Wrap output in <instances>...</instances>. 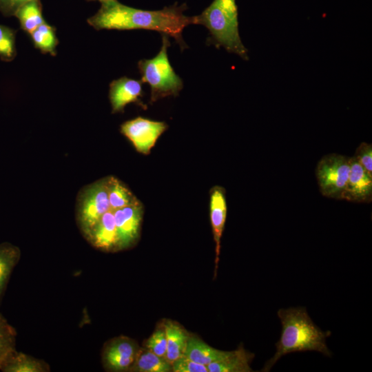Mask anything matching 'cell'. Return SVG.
Instances as JSON below:
<instances>
[{
    "instance_id": "cell-1",
    "label": "cell",
    "mask_w": 372,
    "mask_h": 372,
    "mask_svg": "<svg viewBox=\"0 0 372 372\" xmlns=\"http://www.w3.org/2000/svg\"><path fill=\"white\" fill-rule=\"evenodd\" d=\"M185 4L174 5L158 10H145L122 4L117 0L101 2L97 12L87 23L97 30H154L173 37L181 49L186 48L182 33L185 27L194 24V17L184 14Z\"/></svg>"
},
{
    "instance_id": "cell-2",
    "label": "cell",
    "mask_w": 372,
    "mask_h": 372,
    "mask_svg": "<svg viewBox=\"0 0 372 372\" xmlns=\"http://www.w3.org/2000/svg\"><path fill=\"white\" fill-rule=\"evenodd\" d=\"M278 316L282 325L280 338L276 343L274 355L267 361L261 371H269L282 356L293 352L315 351L331 356L326 343L331 331H323L317 327L304 307L280 309Z\"/></svg>"
},
{
    "instance_id": "cell-3",
    "label": "cell",
    "mask_w": 372,
    "mask_h": 372,
    "mask_svg": "<svg viewBox=\"0 0 372 372\" xmlns=\"http://www.w3.org/2000/svg\"><path fill=\"white\" fill-rule=\"evenodd\" d=\"M194 24L202 25L209 32V43L223 47L248 60V50L238 30V7L236 0H214L199 15L194 16Z\"/></svg>"
},
{
    "instance_id": "cell-4",
    "label": "cell",
    "mask_w": 372,
    "mask_h": 372,
    "mask_svg": "<svg viewBox=\"0 0 372 372\" xmlns=\"http://www.w3.org/2000/svg\"><path fill=\"white\" fill-rule=\"evenodd\" d=\"M170 43L168 36L163 34L162 46L157 55L150 59H141L138 68L141 81L150 85V103L169 96H176L183 87L181 78L174 72L169 61L167 48Z\"/></svg>"
},
{
    "instance_id": "cell-5",
    "label": "cell",
    "mask_w": 372,
    "mask_h": 372,
    "mask_svg": "<svg viewBox=\"0 0 372 372\" xmlns=\"http://www.w3.org/2000/svg\"><path fill=\"white\" fill-rule=\"evenodd\" d=\"M110 209L107 177L84 186L79 192L76 201V220L84 237Z\"/></svg>"
},
{
    "instance_id": "cell-6",
    "label": "cell",
    "mask_w": 372,
    "mask_h": 372,
    "mask_svg": "<svg viewBox=\"0 0 372 372\" xmlns=\"http://www.w3.org/2000/svg\"><path fill=\"white\" fill-rule=\"evenodd\" d=\"M349 172L350 157L335 153L324 156L316 168V176L322 196L343 200Z\"/></svg>"
},
{
    "instance_id": "cell-7",
    "label": "cell",
    "mask_w": 372,
    "mask_h": 372,
    "mask_svg": "<svg viewBox=\"0 0 372 372\" xmlns=\"http://www.w3.org/2000/svg\"><path fill=\"white\" fill-rule=\"evenodd\" d=\"M167 127L165 122L138 116L124 122L120 130L138 152L148 154Z\"/></svg>"
},
{
    "instance_id": "cell-8",
    "label": "cell",
    "mask_w": 372,
    "mask_h": 372,
    "mask_svg": "<svg viewBox=\"0 0 372 372\" xmlns=\"http://www.w3.org/2000/svg\"><path fill=\"white\" fill-rule=\"evenodd\" d=\"M117 234V250L125 249L137 240L143 218V206L139 201L113 210Z\"/></svg>"
},
{
    "instance_id": "cell-9",
    "label": "cell",
    "mask_w": 372,
    "mask_h": 372,
    "mask_svg": "<svg viewBox=\"0 0 372 372\" xmlns=\"http://www.w3.org/2000/svg\"><path fill=\"white\" fill-rule=\"evenodd\" d=\"M138 353L134 341L118 337L110 341L105 347L102 360L105 368L112 371L130 370Z\"/></svg>"
},
{
    "instance_id": "cell-10",
    "label": "cell",
    "mask_w": 372,
    "mask_h": 372,
    "mask_svg": "<svg viewBox=\"0 0 372 372\" xmlns=\"http://www.w3.org/2000/svg\"><path fill=\"white\" fill-rule=\"evenodd\" d=\"M141 81L123 76L110 84L109 99L112 113L123 112L129 103H136L144 109L146 106L141 101L143 92Z\"/></svg>"
},
{
    "instance_id": "cell-11",
    "label": "cell",
    "mask_w": 372,
    "mask_h": 372,
    "mask_svg": "<svg viewBox=\"0 0 372 372\" xmlns=\"http://www.w3.org/2000/svg\"><path fill=\"white\" fill-rule=\"evenodd\" d=\"M343 200L356 203L372 200V175L353 156L350 157V172Z\"/></svg>"
},
{
    "instance_id": "cell-12",
    "label": "cell",
    "mask_w": 372,
    "mask_h": 372,
    "mask_svg": "<svg viewBox=\"0 0 372 372\" xmlns=\"http://www.w3.org/2000/svg\"><path fill=\"white\" fill-rule=\"evenodd\" d=\"M209 197L210 221L216 244L215 271H216L220 252V240L227 211L225 189L220 186H214L209 192Z\"/></svg>"
},
{
    "instance_id": "cell-13",
    "label": "cell",
    "mask_w": 372,
    "mask_h": 372,
    "mask_svg": "<svg viewBox=\"0 0 372 372\" xmlns=\"http://www.w3.org/2000/svg\"><path fill=\"white\" fill-rule=\"evenodd\" d=\"M85 238L96 249L116 251L118 239L113 210L105 212Z\"/></svg>"
},
{
    "instance_id": "cell-14",
    "label": "cell",
    "mask_w": 372,
    "mask_h": 372,
    "mask_svg": "<svg viewBox=\"0 0 372 372\" xmlns=\"http://www.w3.org/2000/svg\"><path fill=\"white\" fill-rule=\"evenodd\" d=\"M254 354L246 351L240 344L238 348L229 351L228 355L220 361L207 366L208 372H250V364Z\"/></svg>"
},
{
    "instance_id": "cell-15",
    "label": "cell",
    "mask_w": 372,
    "mask_h": 372,
    "mask_svg": "<svg viewBox=\"0 0 372 372\" xmlns=\"http://www.w3.org/2000/svg\"><path fill=\"white\" fill-rule=\"evenodd\" d=\"M167 338V351L165 360L172 364L185 355L189 335L178 324L167 321L164 324Z\"/></svg>"
},
{
    "instance_id": "cell-16",
    "label": "cell",
    "mask_w": 372,
    "mask_h": 372,
    "mask_svg": "<svg viewBox=\"0 0 372 372\" xmlns=\"http://www.w3.org/2000/svg\"><path fill=\"white\" fill-rule=\"evenodd\" d=\"M229 351L214 349L196 337H189L185 355L193 361L207 366L226 358Z\"/></svg>"
},
{
    "instance_id": "cell-17",
    "label": "cell",
    "mask_w": 372,
    "mask_h": 372,
    "mask_svg": "<svg viewBox=\"0 0 372 372\" xmlns=\"http://www.w3.org/2000/svg\"><path fill=\"white\" fill-rule=\"evenodd\" d=\"M21 258L20 249L10 242L0 243V301L14 268Z\"/></svg>"
},
{
    "instance_id": "cell-18",
    "label": "cell",
    "mask_w": 372,
    "mask_h": 372,
    "mask_svg": "<svg viewBox=\"0 0 372 372\" xmlns=\"http://www.w3.org/2000/svg\"><path fill=\"white\" fill-rule=\"evenodd\" d=\"M3 372H48V363L22 352H17L1 368Z\"/></svg>"
},
{
    "instance_id": "cell-19",
    "label": "cell",
    "mask_w": 372,
    "mask_h": 372,
    "mask_svg": "<svg viewBox=\"0 0 372 372\" xmlns=\"http://www.w3.org/2000/svg\"><path fill=\"white\" fill-rule=\"evenodd\" d=\"M110 209L115 210L139 202L129 188L117 178L107 176Z\"/></svg>"
},
{
    "instance_id": "cell-20",
    "label": "cell",
    "mask_w": 372,
    "mask_h": 372,
    "mask_svg": "<svg viewBox=\"0 0 372 372\" xmlns=\"http://www.w3.org/2000/svg\"><path fill=\"white\" fill-rule=\"evenodd\" d=\"M14 16L18 19L21 28L29 34L45 21L39 0H33L23 5Z\"/></svg>"
},
{
    "instance_id": "cell-21",
    "label": "cell",
    "mask_w": 372,
    "mask_h": 372,
    "mask_svg": "<svg viewBox=\"0 0 372 372\" xmlns=\"http://www.w3.org/2000/svg\"><path fill=\"white\" fill-rule=\"evenodd\" d=\"M17 332L0 312V370L17 352Z\"/></svg>"
},
{
    "instance_id": "cell-22",
    "label": "cell",
    "mask_w": 372,
    "mask_h": 372,
    "mask_svg": "<svg viewBox=\"0 0 372 372\" xmlns=\"http://www.w3.org/2000/svg\"><path fill=\"white\" fill-rule=\"evenodd\" d=\"M130 371L138 372H168L172 366L165 358L160 357L149 351L138 353Z\"/></svg>"
},
{
    "instance_id": "cell-23",
    "label": "cell",
    "mask_w": 372,
    "mask_h": 372,
    "mask_svg": "<svg viewBox=\"0 0 372 372\" xmlns=\"http://www.w3.org/2000/svg\"><path fill=\"white\" fill-rule=\"evenodd\" d=\"M30 34L36 48L43 53L56 54V48L59 41L54 27L45 21Z\"/></svg>"
},
{
    "instance_id": "cell-24",
    "label": "cell",
    "mask_w": 372,
    "mask_h": 372,
    "mask_svg": "<svg viewBox=\"0 0 372 372\" xmlns=\"http://www.w3.org/2000/svg\"><path fill=\"white\" fill-rule=\"evenodd\" d=\"M15 31L0 25V58L6 61H12L16 56Z\"/></svg>"
},
{
    "instance_id": "cell-25",
    "label": "cell",
    "mask_w": 372,
    "mask_h": 372,
    "mask_svg": "<svg viewBox=\"0 0 372 372\" xmlns=\"http://www.w3.org/2000/svg\"><path fill=\"white\" fill-rule=\"evenodd\" d=\"M146 347L154 354L165 358L167 351V338L163 329L156 330L147 340Z\"/></svg>"
},
{
    "instance_id": "cell-26",
    "label": "cell",
    "mask_w": 372,
    "mask_h": 372,
    "mask_svg": "<svg viewBox=\"0 0 372 372\" xmlns=\"http://www.w3.org/2000/svg\"><path fill=\"white\" fill-rule=\"evenodd\" d=\"M353 157L363 167V168L372 175V145L362 142L357 147Z\"/></svg>"
},
{
    "instance_id": "cell-27",
    "label": "cell",
    "mask_w": 372,
    "mask_h": 372,
    "mask_svg": "<svg viewBox=\"0 0 372 372\" xmlns=\"http://www.w3.org/2000/svg\"><path fill=\"white\" fill-rule=\"evenodd\" d=\"M172 371L175 372H208L207 366L197 363L185 355L172 364Z\"/></svg>"
},
{
    "instance_id": "cell-28",
    "label": "cell",
    "mask_w": 372,
    "mask_h": 372,
    "mask_svg": "<svg viewBox=\"0 0 372 372\" xmlns=\"http://www.w3.org/2000/svg\"><path fill=\"white\" fill-rule=\"evenodd\" d=\"M33 0H1L0 11L5 16H13L23 5Z\"/></svg>"
},
{
    "instance_id": "cell-29",
    "label": "cell",
    "mask_w": 372,
    "mask_h": 372,
    "mask_svg": "<svg viewBox=\"0 0 372 372\" xmlns=\"http://www.w3.org/2000/svg\"><path fill=\"white\" fill-rule=\"evenodd\" d=\"M87 1H99V2H102L106 0H87Z\"/></svg>"
},
{
    "instance_id": "cell-30",
    "label": "cell",
    "mask_w": 372,
    "mask_h": 372,
    "mask_svg": "<svg viewBox=\"0 0 372 372\" xmlns=\"http://www.w3.org/2000/svg\"><path fill=\"white\" fill-rule=\"evenodd\" d=\"M1 1V0H0Z\"/></svg>"
}]
</instances>
